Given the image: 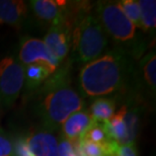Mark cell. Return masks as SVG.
<instances>
[{"instance_id":"cell-1","label":"cell","mask_w":156,"mask_h":156,"mask_svg":"<svg viewBox=\"0 0 156 156\" xmlns=\"http://www.w3.org/2000/svg\"><path fill=\"white\" fill-rule=\"evenodd\" d=\"M39 114L46 130H57L71 115L82 110V98L70 85L67 67L55 71L39 88Z\"/></svg>"},{"instance_id":"cell-2","label":"cell","mask_w":156,"mask_h":156,"mask_svg":"<svg viewBox=\"0 0 156 156\" xmlns=\"http://www.w3.org/2000/svg\"><path fill=\"white\" fill-rule=\"evenodd\" d=\"M126 53L120 49L84 65L79 74L81 91L91 98L118 91L124 85L129 69Z\"/></svg>"},{"instance_id":"cell-3","label":"cell","mask_w":156,"mask_h":156,"mask_svg":"<svg viewBox=\"0 0 156 156\" xmlns=\"http://www.w3.org/2000/svg\"><path fill=\"white\" fill-rule=\"evenodd\" d=\"M77 9L70 14L72 20L71 45L74 60L87 64L95 60L107 48L108 37L102 29L95 12L88 5L77 4Z\"/></svg>"},{"instance_id":"cell-4","label":"cell","mask_w":156,"mask_h":156,"mask_svg":"<svg viewBox=\"0 0 156 156\" xmlns=\"http://www.w3.org/2000/svg\"><path fill=\"white\" fill-rule=\"evenodd\" d=\"M95 14L105 34L115 42L126 47L135 42L136 27L125 15L118 2H96Z\"/></svg>"},{"instance_id":"cell-5","label":"cell","mask_w":156,"mask_h":156,"mask_svg":"<svg viewBox=\"0 0 156 156\" xmlns=\"http://www.w3.org/2000/svg\"><path fill=\"white\" fill-rule=\"evenodd\" d=\"M24 86V67L8 56L0 61V105L11 107Z\"/></svg>"},{"instance_id":"cell-6","label":"cell","mask_w":156,"mask_h":156,"mask_svg":"<svg viewBox=\"0 0 156 156\" xmlns=\"http://www.w3.org/2000/svg\"><path fill=\"white\" fill-rule=\"evenodd\" d=\"M18 62L23 67L32 64H41L47 67L52 74L60 66V62L51 54L43 40L26 38L21 41Z\"/></svg>"},{"instance_id":"cell-7","label":"cell","mask_w":156,"mask_h":156,"mask_svg":"<svg viewBox=\"0 0 156 156\" xmlns=\"http://www.w3.org/2000/svg\"><path fill=\"white\" fill-rule=\"evenodd\" d=\"M71 30L72 27L68 23L53 26L46 34L43 42L51 54L60 62L63 61L69 54L71 45Z\"/></svg>"},{"instance_id":"cell-8","label":"cell","mask_w":156,"mask_h":156,"mask_svg":"<svg viewBox=\"0 0 156 156\" xmlns=\"http://www.w3.org/2000/svg\"><path fill=\"white\" fill-rule=\"evenodd\" d=\"M30 6L39 20L51 27L66 21V2H58L54 0H32Z\"/></svg>"},{"instance_id":"cell-9","label":"cell","mask_w":156,"mask_h":156,"mask_svg":"<svg viewBox=\"0 0 156 156\" xmlns=\"http://www.w3.org/2000/svg\"><path fill=\"white\" fill-rule=\"evenodd\" d=\"M26 140L32 156H58V140L51 131H37Z\"/></svg>"},{"instance_id":"cell-10","label":"cell","mask_w":156,"mask_h":156,"mask_svg":"<svg viewBox=\"0 0 156 156\" xmlns=\"http://www.w3.org/2000/svg\"><path fill=\"white\" fill-rule=\"evenodd\" d=\"M93 120L88 111L81 110L72 114L61 125L62 134L65 139L72 144H76L83 138L86 130L91 126Z\"/></svg>"},{"instance_id":"cell-11","label":"cell","mask_w":156,"mask_h":156,"mask_svg":"<svg viewBox=\"0 0 156 156\" xmlns=\"http://www.w3.org/2000/svg\"><path fill=\"white\" fill-rule=\"evenodd\" d=\"M27 15V5L20 0H0V24L20 27Z\"/></svg>"},{"instance_id":"cell-12","label":"cell","mask_w":156,"mask_h":156,"mask_svg":"<svg viewBox=\"0 0 156 156\" xmlns=\"http://www.w3.org/2000/svg\"><path fill=\"white\" fill-rule=\"evenodd\" d=\"M125 105H123L108 122L104 123L108 137L118 144L126 145L127 130L124 121Z\"/></svg>"},{"instance_id":"cell-13","label":"cell","mask_w":156,"mask_h":156,"mask_svg":"<svg viewBox=\"0 0 156 156\" xmlns=\"http://www.w3.org/2000/svg\"><path fill=\"white\" fill-rule=\"evenodd\" d=\"M52 75L49 69L41 64H32L24 67V86L27 91L38 90Z\"/></svg>"},{"instance_id":"cell-14","label":"cell","mask_w":156,"mask_h":156,"mask_svg":"<svg viewBox=\"0 0 156 156\" xmlns=\"http://www.w3.org/2000/svg\"><path fill=\"white\" fill-rule=\"evenodd\" d=\"M88 112L93 122L104 124L116 114V102L112 98H96L90 105Z\"/></svg>"},{"instance_id":"cell-15","label":"cell","mask_w":156,"mask_h":156,"mask_svg":"<svg viewBox=\"0 0 156 156\" xmlns=\"http://www.w3.org/2000/svg\"><path fill=\"white\" fill-rule=\"evenodd\" d=\"M124 121L127 130V144H135L140 130V111L137 107L125 105Z\"/></svg>"},{"instance_id":"cell-16","label":"cell","mask_w":156,"mask_h":156,"mask_svg":"<svg viewBox=\"0 0 156 156\" xmlns=\"http://www.w3.org/2000/svg\"><path fill=\"white\" fill-rule=\"evenodd\" d=\"M140 29L144 32H152L156 27V1L140 0Z\"/></svg>"},{"instance_id":"cell-17","label":"cell","mask_w":156,"mask_h":156,"mask_svg":"<svg viewBox=\"0 0 156 156\" xmlns=\"http://www.w3.org/2000/svg\"><path fill=\"white\" fill-rule=\"evenodd\" d=\"M140 69L143 73V78L150 91L155 93L156 90V55L155 52H150L145 55L140 61Z\"/></svg>"},{"instance_id":"cell-18","label":"cell","mask_w":156,"mask_h":156,"mask_svg":"<svg viewBox=\"0 0 156 156\" xmlns=\"http://www.w3.org/2000/svg\"><path fill=\"white\" fill-rule=\"evenodd\" d=\"M73 145L78 156H108L104 147L86 140H80Z\"/></svg>"},{"instance_id":"cell-19","label":"cell","mask_w":156,"mask_h":156,"mask_svg":"<svg viewBox=\"0 0 156 156\" xmlns=\"http://www.w3.org/2000/svg\"><path fill=\"white\" fill-rule=\"evenodd\" d=\"M125 15L129 18L135 27L140 29V8L138 1L135 0H123L118 2Z\"/></svg>"},{"instance_id":"cell-20","label":"cell","mask_w":156,"mask_h":156,"mask_svg":"<svg viewBox=\"0 0 156 156\" xmlns=\"http://www.w3.org/2000/svg\"><path fill=\"white\" fill-rule=\"evenodd\" d=\"M0 156H13V140L0 128Z\"/></svg>"},{"instance_id":"cell-21","label":"cell","mask_w":156,"mask_h":156,"mask_svg":"<svg viewBox=\"0 0 156 156\" xmlns=\"http://www.w3.org/2000/svg\"><path fill=\"white\" fill-rule=\"evenodd\" d=\"M58 156H78L74 145L63 136H61L58 141Z\"/></svg>"},{"instance_id":"cell-22","label":"cell","mask_w":156,"mask_h":156,"mask_svg":"<svg viewBox=\"0 0 156 156\" xmlns=\"http://www.w3.org/2000/svg\"><path fill=\"white\" fill-rule=\"evenodd\" d=\"M13 156H32L26 137H17L13 140Z\"/></svg>"},{"instance_id":"cell-23","label":"cell","mask_w":156,"mask_h":156,"mask_svg":"<svg viewBox=\"0 0 156 156\" xmlns=\"http://www.w3.org/2000/svg\"><path fill=\"white\" fill-rule=\"evenodd\" d=\"M113 156H138L136 144H117L116 148L114 150Z\"/></svg>"}]
</instances>
